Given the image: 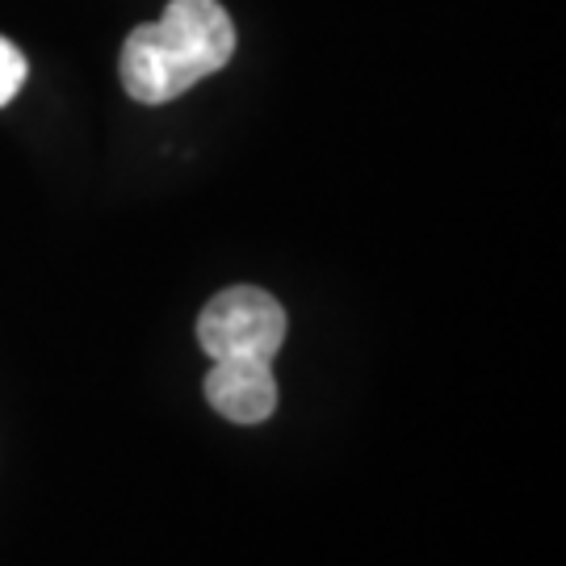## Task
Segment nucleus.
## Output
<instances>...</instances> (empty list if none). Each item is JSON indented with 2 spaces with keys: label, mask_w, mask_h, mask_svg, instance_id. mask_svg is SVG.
<instances>
[{
  "label": "nucleus",
  "mask_w": 566,
  "mask_h": 566,
  "mask_svg": "<svg viewBox=\"0 0 566 566\" xmlns=\"http://www.w3.org/2000/svg\"><path fill=\"white\" fill-rule=\"evenodd\" d=\"M206 403L231 424H261L277 407V382L269 361L248 357H223L206 374Z\"/></svg>",
  "instance_id": "7ed1b4c3"
},
{
  "label": "nucleus",
  "mask_w": 566,
  "mask_h": 566,
  "mask_svg": "<svg viewBox=\"0 0 566 566\" xmlns=\"http://www.w3.org/2000/svg\"><path fill=\"white\" fill-rule=\"evenodd\" d=\"M21 84H25V55L9 39H0V105L13 102Z\"/></svg>",
  "instance_id": "20e7f679"
},
{
  "label": "nucleus",
  "mask_w": 566,
  "mask_h": 566,
  "mask_svg": "<svg viewBox=\"0 0 566 566\" xmlns=\"http://www.w3.org/2000/svg\"><path fill=\"white\" fill-rule=\"evenodd\" d=\"M235 25L219 0H168L160 21L139 25L122 46V88L143 105L177 102L185 88L227 67Z\"/></svg>",
  "instance_id": "f257e3e1"
},
{
  "label": "nucleus",
  "mask_w": 566,
  "mask_h": 566,
  "mask_svg": "<svg viewBox=\"0 0 566 566\" xmlns=\"http://www.w3.org/2000/svg\"><path fill=\"white\" fill-rule=\"evenodd\" d=\"M198 340L214 361L248 357V361L273 365L285 344V311L273 294H264L256 285H231L206 303L198 319Z\"/></svg>",
  "instance_id": "f03ea898"
}]
</instances>
